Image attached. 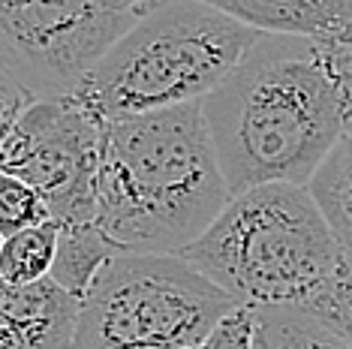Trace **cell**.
I'll return each instance as SVG.
<instances>
[{
    "mask_svg": "<svg viewBox=\"0 0 352 349\" xmlns=\"http://www.w3.org/2000/svg\"><path fill=\"white\" fill-rule=\"evenodd\" d=\"M304 190L322 214L338 247L352 256V133H343L334 142Z\"/></svg>",
    "mask_w": 352,
    "mask_h": 349,
    "instance_id": "10",
    "label": "cell"
},
{
    "mask_svg": "<svg viewBox=\"0 0 352 349\" xmlns=\"http://www.w3.org/2000/svg\"><path fill=\"white\" fill-rule=\"evenodd\" d=\"M238 307H307L338 271L343 250L304 187L265 184L229 199L181 253Z\"/></svg>",
    "mask_w": 352,
    "mask_h": 349,
    "instance_id": "3",
    "label": "cell"
},
{
    "mask_svg": "<svg viewBox=\"0 0 352 349\" xmlns=\"http://www.w3.org/2000/svg\"><path fill=\"white\" fill-rule=\"evenodd\" d=\"M58 235L60 226L54 220H45L39 226H30L25 232L3 238L0 244V280L12 286H30L52 274L54 256H58Z\"/></svg>",
    "mask_w": 352,
    "mask_h": 349,
    "instance_id": "13",
    "label": "cell"
},
{
    "mask_svg": "<svg viewBox=\"0 0 352 349\" xmlns=\"http://www.w3.org/2000/svg\"><path fill=\"white\" fill-rule=\"evenodd\" d=\"M349 91L319 43L259 34L202 100L229 196L265 184L307 187L346 133Z\"/></svg>",
    "mask_w": 352,
    "mask_h": 349,
    "instance_id": "1",
    "label": "cell"
},
{
    "mask_svg": "<svg viewBox=\"0 0 352 349\" xmlns=\"http://www.w3.org/2000/svg\"><path fill=\"white\" fill-rule=\"evenodd\" d=\"M346 133H352V93H349V106H346Z\"/></svg>",
    "mask_w": 352,
    "mask_h": 349,
    "instance_id": "19",
    "label": "cell"
},
{
    "mask_svg": "<svg viewBox=\"0 0 352 349\" xmlns=\"http://www.w3.org/2000/svg\"><path fill=\"white\" fill-rule=\"evenodd\" d=\"M256 36L214 0L160 3L111 45L69 100L100 124L202 102Z\"/></svg>",
    "mask_w": 352,
    "mask_h": 349,
    "instance_id": "4",
    "label": "cell"
},
{
    "mask_svg": "<svg viewBox=\"0 0 352 349\" xmlns=\"http://www.w3.org/2000/svg\"><path fill=\"white\" fill-rule=\"evenodd\" d=\"M78 322V298L52 277L30 286L0 280V349H69Z\"/></svg>",
    "mask_w": 352,
    "mask_h": 349,
    "instance_id": "8",
    "label": "cell"
},
{
    "mask_svg": "<svg viewBox=\"0 0 352 349\" xmlns=\"http://www.w3.org/2000/svg\"><path fill=\"white\" fill-rule=\"evenodd\" d=\"M322 49L328 52V60H331V67H334V73H338L340 85L352 93V21H349V27L343 30V36L338 39V43L322 45Z\"/></svg>",
    "mask_w": 352,
    "mask_h": 349,
    "instance_id": "18",
    "label": "cell"
},
{
    "mask_svg": "<svg viewBox=\"0 0 352 349\" xmlns=\"http://www.w3.org/2000/svg\"><path fill=\"white\" fill-rule=\"evenodd\" d=\"M196 349H253V313L235 307Z\"/></svg>",
    "mask_w": 352,
    "mask_h": 349,
    "instance_id": "16",
    "label": "cell"
},
{
    "mask_svg": "<svg viewBox=\"0 0 352 349\" xmlns=\"http://www.w3.org/2000/svg\"><path fill=\"white\" fill-rule=\"evenodd\" d=\"M256 34L331 45L352 21V0H214Z\"/></svg>",
    "mask_w": 352,
    "mask_h": 349,
    "instance_id": "9",
    "label": "cell"
},
{
    "mask_svg": "<svg viewBox=\"0 0 352 349\" xmlns=\"http://www.w3.org/2000/svg\"><path fill=\"white\" fill-rule=\"evenodd\" d=\"M304 311L314 313L319 322H325L331 331H338L352 346V256L343 253L338 271L328 280V286Z\"/></svg>",
    "mask_w": 352,
    "mask_h": 349,
    "instance_id": "15",
    "label": "cell"
},
{
    "mask_svg": "<svg viewBox=\"0 0 352 349\" xmlns=\"http://www.w3.org/2000/svg\"><path fill=\"white\" fill-rule=\"evenodd\" d=\"M235 307L181 256L121 253L78 301L69 349H196Z\"/></svg>",
    "mask_w": 352,
    "mask_h": 349,
    "instance_id": "5",
    "label": "cell"
},
{
    "mask_svg": "<svg viewBox=\"0 0 352 349\" xmlns=\"http://www.w3.org/2000/svg\"><path fill=\"white\" fill-rule=\"evenodd\" d=\"M28 106H34V100L0 69V148L12 133V126L19 124V117L28 112Z\"/></svg>",
    "mask_w": 352,
    "mask_h": 349,
    "instance_id": "17",
    "label": "cell"
},
{
    "mask_svg": "<svg viewBox=\"0 0 352 349\" xmlns=\"http://www.w3.org/2000/svg\"><path fill=\"white\" fill-rule=\"evenodd\" d=\"M253 349H352L304 307H256Z\"/></svg>",
    "mask_w": 352,
    "mask_h": 349,
    "instance_id": "12",
    "label": "cell"
},
{
    "mask_svg": "<svg viewBox=\"0 0 352 349\" xmlns=\"http://www.w3.org/2000/svg\"><path fill=\"white\" fill-rule=\"evenodd\" d=\"M100 133L76 100L34 102L0 148V172L34 187L58 226L97 223Z\"/></svg>",
    "mask_w": 352,
    "mask_h": 349,
    "instance_id": "7",
    "label": "cell"
},
{
    "mask_svg": "<svg viewBox=\"0 0 352 349\" xmlns=\"http://www.w3.org/2000/svg\"><path fill=\"white\" fill-rule=\"evenodd\" d=\"M49 220L45 202L30 184L0 172V238H12Z\"/></svg>",
    "mask_w": 352,
    "mask_h": 349,
    "instance_id": "14",
    "label": "cell"
},
{
    "mask_svg": "<svg viewBox=\"0 0 352 349\" xmlns=\"http://www.w3.org/2000/svg\"><path fill=\"white\" fill-rule=\"evenodd\" d=\"M229 199L202 102L102 124L97 226L124 253L181 256Z\"/></svg>",
    "mask_w": 352,
    "mask_h": 349,
    "instance_id": "2",
    "label": "cell"
},
{
    "mask_svg": "<svg viewBox=\"0 0 352 349\" xmlns=\"http://www.w3.org/2000/svg\"><path fill=\"white\" fill-rule=\"evenodd\" d=\"M121 253L124 250L97 223L60 226L58 256H54L49 277L63 292H69L73 298L82 301L85 292L91 289V283L97 280V274Z\"/></svg>",
    "mask_w": 352,
    "mask_h": 349,
    "instance_id": "11",
    "label": "cell"
},
{
    "mask_svg": "<svg viewBox=\"0 0 352 349\" xmlns=\"http://www.w3.org/2000/svg\"><path fill=\"white\" fill-rule=\"evenodd\" d=\"M160 3L0 0V69L34 102L69 100L106 52Z\"/></svg>",
    "mask_w": 352,
    "mask_h": 349,
    "instance_id": "6",
    "label": "cell"
},
{
    "mask_svg": "<svg viewBox=\"0 0 352 349\" xmlns=\"http://www.w3.org/2000/svg\"><path fill=\"white\" fill-rule=\"evenodd\" d=\"M0 244H3V238H0Z\"/></svg>",
    "mask_w": 352,
    "mask_h": 349,
    "instance_id": "20",
    "label": "cell"
}]
</instances>
